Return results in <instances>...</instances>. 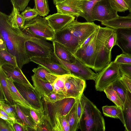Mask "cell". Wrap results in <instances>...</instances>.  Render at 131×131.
I'll return each mask as SVG.
<instances>
[{"label":"cell","mask_w":131,"mask_h":131,"mask_svg":"<svg viewBox=\"0 0 131 131\" xmlns=\"http://www.w3.org/2000/svg\"><path fill=\"white\" fill-rule=\"evenodd\" d=\"M0 35L4 40L7 51L15 57L18 67L21 69L30 61L25 49L27 35L20 28L13 27L8 15L0 12Z\"/></svg>","instance_id":"6da1fadb"},{"label":"cell","mask_w":131,"mask_h":131,"mask_svg":"<svg viewBox=\"0 0 131 131\" xmlns=\"http://www.w3.org/2000/svg\"><path fill=\"white\" fill-rule=\"evenodd\" d=\"M80 100L82 111L79 129L81 131H105V120L100 111L83 93Z\"/></svg>","instance_id":"7a4b0ae2"},{"label":"cell","mask_w":131,"mask_h":131,"mask_svg":"<svg viewBox=\"0 0 131 131\" xmlns=\"http://www.w3.org/2000/svg\"><path fill=\"white\" fill-rule=\"evenodd\" d=\"M114 29L98 25L95 48V60L93 69L99 72L109 64L111 61V52L108 51L107 43L110 35Z\"/></svg>","instance_id":"3957f363"},{"label":"cell","mask_w":131,"mask_h":131,"mask_svg":"<svg viewBox=\"0 0 131 131\" xmlns=\"http://www.w3.org/2000/svg\"><path fill=\"white\" fill-rule=\"evenodd\" d=\"M77 99L65 98L53 103L46 102L42 100L44 114L49 119L52 131H57L59 118L69 112Z\"/></svg>","instance_id":"277c9868"},{"label":"cell","mask_w":131,"mask_h":131,"mask_svg":"<svg viewBox=\"0 0 131 131\" xmlns=\"http://www.w3.org/2000/svg\"><path fill=\"white\" fill-rule=\"evenodd\" d=\"M21 30L24 33L51 41L54 39L55 33L45 18L39 15L30 21H26Z\"/></svg>","instance_id":"5b68a950"},{"label":"cell","mask_w":131,"mask_h":131,"mask_svg":"<svg viewBox=\"0 0 131 131\" xmlns=\"http://www.w3.org/2000/svg\"><path fill=\"white\" fill-rule=\"evenodd\" d=\"M24 33L28 37V39L25 42V46L27 53L30 58L36 57L51 58V53L54 50L53 44L43 39Z\"/></svg>","instance_id":"8992f818"},{"label":"cell","mask_w":131,"mask_h":131,"mask_svg":"<svg viewBox=\"0 0 131 131\" xmlns=\"http://www.w3.org/2000/svg\"><path fill=\"white\" fill-rule=\"evenodd\" d=\"M95 87L97 91H104L107 87L122 76L119 64L114 61L111 62L96 73Z\"/></svg>","instance_id":"52a82bcc"},{"label":"cell","mask_w":131,"mask_h":131,"mask_svg":"<svg viewBox=\"0 0 131 131\" xmlns=\"http://www.w3.org/2000/svg\"><path fill=\"white\" fill-rule=\"evenodd\" d=\"M51 56L52 59L63 65L70 71L71 74L85 80H95L97 74L77 58L75 62L71 63L58 59L55 55L53 52L51 53Z\"/></svg>","instance_id":"ba28073f"},{"label":"cell","mask_w":131,"mask_h":131,"mask_svg":"<svg viewBox=\"0 0 131 131\" xmlns=\"http://www.w3.org/2000/svg\"><path fill=\"white\" fill-rule=\"evenodd\" d=\"M78 41L80 46L85 40L93 34L98 25L93 22L81 23L74 20L65 27Z\"/></svg>","instance_id":"9c48e42d"},{"label":"cell","mask_w":131,"mask_h":131,"mask_svg":"<svg viewBox=\"0 0 131 131\" xmlns=\"http://www.w3.org/2000/svg\"><path fill=\"white\" fill-rule=\"evenodd\" d=\"M98 30V28L93 33L89 42L85 46L79 48L74 54L77 58L93 70L95 60V43Z\"/></svg>","instance_id":"30bf717a"},{"label":"cell","mask_w":131,"mask_h":131,"mask_svg":"<svg viewBox=\"0 0 131 131\" xmlns=\"http://www.w3.org/2000/svg\"><path fill=\"white\" fill-rule=\"evenodd\" d=\"M117 12L112 7L109 0H101L94 5L92 14L94 21L103 22L116 18L118 16Z\"/></svg>","instance_id":"8fae6325"},{"label":"cell","mask_w":131,"mask_h":131,"mask_svg":"<svg viewBox=\"0 0 131 131\" xmlns=\"http://www.w3.org/2000/svg\"><path fill=\"white\" fill-rule=\"evenodd\" d=\"M63 77L66 98L80 97L86 88L85 80L71 74L64 75Z\"/></svg>","instance_id":"7c38bea8"},{"label":"cell","mask_w":131,"mask_h":131,"mask_svg":"<svg viewBox=\"0 0 131 131\" xmlns=\"http://www.w3.org/2000/svg\"><path fill=\"white\" fill-rule=\"evenodd\" d=\"M17 89L24 99L35 109L44 110L42 98L35 88L14 82Z\"/></svg>","instance_id":"4fadbf2b"},{"label":"cell","mask_w":131,"mask_h":131,"mask_svg":"<svg viewBox=\"0 0 131 131\" xmlns=\"http://www.w3.org/2000/svg\"><path fill=\"white\" fill-rule=\"evenodd\" d=\"M87 0H65L56 5L57 13L74 17L80 16L84 13L83 6Z\"/></svg>","instance_id":"5bb4252c"},{"label":"cell","mask_w":131,"mask_h":131,"mask_svg":"<svg viewBox=\"0 0 131 131\" xmlns=\"http://www.w3.org/2000/svg\"><path fill=\"white\" fill-rule=\"evenodd\" d=\"M54 41L64 46L74 54L80 46L78 40L65 27L55 32L54 39L52 41Z\"/></svg>","instance_id":"9a60e30c"},{"label":"cell","mask_w":131,"mask_h":131,"mask_svg":"<svg viewBox=\"0 0 131 131\" xmlns=\"http://www.w3.org/2000/svg\"><path fill=\"white\" fill-rule=\"evenodd\" d=\"M30 61L43 66L52 73L58 76L71 74L70 71L63 65L47 57H32Z\"/></svg>","instance_id":"2e32d148"},{"label":"cell","mask_w":131,"mask_h":131,"mask_svg":"<svg viewBox=\"0 0 131 131\" xmlns=\"http://www.w3.org/2000/svg\"><path fill=\"white\" fill-rule=\"evenodd\" d=\"M7 78H11L14 82L25 86L34 88L18 67L15 68L12 66L5 64L0 67Z\"/></svg>","instance_id":"e0dca14e"},{"label":"cell","mask_w":131,"mask_h":131,"mask_svg":"<svg viewBox=\"0 0 131 131\" xmlns=\"http://www.w3.org/2000/svg\"><path fill=\"white\" fill-rule=\"evenodd\" d=\"M49 25L54 32L63 29L68 24L75 20V17L57 13L45 17Z\"/></svg>","instance_id":"ac0fdd59"},{"label":"cell","mask_w":131,"mask_h":131,"mask_svg":"<svg viewBox=\"0 0 131 131\" xmlns=\"http://www.w3.org/2000/svg\"><path fill=\"white\" fill-rule=\"evenodd\" d=\"M117 45L121 49L122 53L131 57V28L116 29Z\"/></svg>","instance_id":"d6986e66"},{"label":"cell","mask_w":131,"mask_h":131,"mask_svg":"<svg viewBox=\"0 0 131 131\" xmlns=\"http://www.w3.org/2000/svg\"><path fill=\"white\" fill-rule=\"evenodd\" d=\"M15 106L17 121L30 130L37 131V126L31 115L30 108L17 104Z\"/></svg>","instance_id":"ffe728a7"},{"label":"cell","mask_w":131,"mask_h":131,"mask_svg":"<svg viewBox=\"0 0 131 131\" xmlns=\"http://www.w3.org/2000/svg\"><path fill=\"white\" fill-rule=\"evenodd\" d=\"M55 55L60 60L68 63L75 62L77 58L74 54L64 46L56 41L52 42Z\"/></svg>","instance_id":"44dd1931"},{"label":"cell","mask_w":131,"mask_h":131,"mask_svg":"<svg viewBox=\"0 0 131 131\" xmlns=\"http://www.w3.org/2000/svg\"><path fill=\"white\" fill-rule=\"evenodd\" d=\"M101 23L102 25L115 29L131 28V13L126 16H118L114 19Z\"/></svg>","instance_id":"7402d4cb"},{"label":"cell","mask_w":131,"mask_h":131,"mask_svg":"<svg viewBox=\"0 0 131 131\" xmlns=\"http://www.w3.org/2000/svg\"><path fill=\"white\" fill-rule=\"evenodd\" d=\"M31 78L34 87L42 98L53 91L52 84L39 79L35 74Z\"/></svg>","instance_id":"603a6c76"},{"label":"cell","mask_w":131,"mask_h":131,"mask_svg":"<svg viewBox=\"0 0 131 131\" xmlns=\"http://www.w3.org/2000/svg\"><path fill=\"white\" fill-rule=\"evenodd\" d=\"M7 78L4 72L0 68V93L2 94L7 103L10 105H14L16 103L12 99L7 83Z\"/></svg>","instance_id":"cb8c5ba5"},{"label":"cell","mask_w":131,"mask_h":131,"mask_svg":"<svg viewBox=\"0 0 131 131\" xmlns=\"http://www.w3.org/2000/svg\"><path fill=\"white\" fill-rule=\"evenodd\" d=\"M7 81L12 99L16 104H18L26 108H33L18 91L14 84V81L12 79L10 78H7Z\"/></svg>","instance_id":"d4e9b609"},{"label":"cell","mask_w":131,"mask_h":131,"mask_svg":"<svg viewBox=\"0 0 131 131\" xmlns=\"http://www.w3.org/2000/svg\"><path fill=\"white\" fill-rule=\"evenodd\" d=\"M122 111L125 123L124 126L125 130L131 131V93L128 90Z\"/></svg>","instance_id":"484cf974"},{"label":"cell","mask_w":131,"mask_h":131,"mask_svg":"<svg viewBox=\"0 0 131 131\" xmlns=\"http://www.w3.org/2000/svg\"><path fill=\"white\" fill-rule=\"evenodd\" d=\"M40 66L32 70L34 74L39 79L52 84L58 76L53 74L46 68Z\"/></svg>","instance_id":"4316f807"},{"label":"cell","mask_w":131,"mask_h":131,"mask_svg":"<svg viewBox=\"0 0 131 131\" xmlns=\"http://www.w3.org/2000/svg\"><path fill=\"white\" fill-rule=\"evenodd\" d=\"M103 114L106 116L119 119L124 126L125 125L122 110L118 106H104L102 107Z\"/></svg>","instance_id":"83f0119b"},{"label":"cell","mask_w":131,"mask_h":131,"mask_svg":"<svg viewBox=\"0 0 131 131\" xmlns=\"http://www.w3.org/2000/svg\"><path fill=\"white\" fill-rule=\"evenodd\" d=\"M77 101L69 112L65 116L68 123L70 131H76L79 129V120L77 111Z\"/></svg>","instance_id":"f1b7e54d"},{"label":"cell","mask_w":131,"mask_h":131,"mask_svg":"<svg viewBox=\"0 0 131 131\" xmlns=\"http://www.w3.org/2000/svg\"><path fill=\"white\" fill-rule=\"evenodd\" d=\"M8 19L13 27L19 28L21 30L24 28L26 21L21 14L19 13L17 9L15 7H13L11 13L8 15Z\"/></svg>","instance_id":"f546056e"},{"label":"cell","mask_w":131,"mask_h":131,"mask_svg":"<svg viewBox=\"0 0 131 131\" xmlns=\"http://www.w3.org/2000/svg\"><path fill=\"white\" fill-rule=\"evenodd\" d=\"M104 92L107 97L113 102L116 106L123 109L124 104L116 91L113 88L111 84L106 88Z\"/></svg>","instance_id":"4dcf8cb0"},{"label":"cell","mask_w":131,"mask_h":131,"mask_svg":"<svg viewBox=\"0 0 131 131\" xmlns=\"http://www.w3.org/2000/svg\"><path fill=\"white\" fill-rule=\"evenodd\" d=\"M5 64L11 65L15 68L18 67L16 57L7 49L0 50V67Z\"/></svg>","instance_id":"1f68e13d"},{"label":"cell","mask_w":131,"mask_h":131,"mask_svg":"<svg viewBox=\"0 0 131 131\" xmlns=\"http://www.w3.org/2000/svg\"><path fill=\"white\" fill-rule=\"evenodd\" d=\"M101 0H87L84 3L83 6L84 13L80 16L84 18L87 22H92L94 21L92 16V9L96 4Z\"/></svg>","instance_id":"d6a6232c"},{"label":"cell","mask_w":131,"mask_h":131,"mask_svg":"<svg viewBox=\"0 0 131 131\" xmlns=\"http://www.w3.org/2000/svg\"><path fill=\"white\" fill-rule=\"evenodd\" d=\"M35 6L34 8L38 15L44 17L48 14L50 10L48 0H34Z\"/></svg>","instance_id":"836d02e7"},{"label":"cell","mask_w":131,"mask_h":131,"mask_svg":"<svg viewBox=\"0 0 131 131\" xmlns=\"http://www.w3.org/2000/svg\"><path fill=\"white\" fill-rule=\"evenodd\" d=\"M120 78L111 84L113 88L117 92L124 104L126 100L127 90Z\"/></svg>","instance_id":"e575fe53"},{"label":"cell","mask_w":131,"mask_h":131,"mask_svg":"<svg viewBox=\"0 0 131 131\" xmlns=\"http://www.w3.org/2000/svg\"><path fill=\"white\" fill-rule=\"evenodd\" d=\"M112 7L117 12H124L128 10L129 0H109Z\"/></svg>","instance_id":"d590c367"},{"label":"cell","mask_w":131,"mask_h":131,"mask_svg":"<svg viewBox=\"0 0 131 131\" xmlns=\"http://www.w3.org/2000/svg\"><path fill=\"white\" fill-rule=\"evenodd\" d=\"M52 85L53 91L64 95L66 97V92L65 88L63 75L58 76V78L52 84Z\"/></svg>","instance_id":"8d00e7d4"},{"label":"cell","mask_w":131,"mask_h":131,"mask_svg":"<svg viewBox=\"0 0 131 131\" xmlns=\"http://www.w3.org/2000/svg\"><path fill=\"white\" fill-rule=\"evenodd\" d=\"M5 100L0 99V109L5 112L10 117L17 119V116L16 110L14 105H10L5 103Z\"/></svg>","instance_id":"74e56055"},{"label":"cell","mask_w":131,"mask_h":131,"mask_svg":"<svg viewBox=\"0 0 131 131\" xmlns=\"http://www.w3.org/2000/svg\"><path fill=\"white\" fill-rule=\"evenodd\" d=\"M65 98L64 95L53 91L42 98V100L46 102L53 103Z\"/></svg>","instance_id":"f35d334b"},{"label":"cell","mask_w":131,"mask_h":131,"mask_svg":"<svg viewBox=\"0 0 131 131\" xmlns=\"http://www.w3.org/2000/svg\"><path fill=\"white\" fill-rule=\"evenodd\" d=\"M21 14L26 21H28L31 20L38 15L34 9L31 8L29 7H27L21 13Z\"/></svg>","instance_id":"ab89813d"},{"label":"cell","mask_w":131,"mask_h":131,"mask_svg":"<svg viewBox=\"0 0 131 131\" xmlns=\"http://www.w3.org/2000/svg\"><path fill=\"white\" fill-rule=\"evenodd\" d=\"M29 110L31 115L37 126L45 115L44 110L30 108Z\"/></svg>","instance_id":"60d3db41"},{"label":"cell","mask_w":131,"mask_h":131,"mask_svg":"<svg viewBox=\"0 0 131 131\" xmlns=\"http://www.w3.org/2000/svg\"><path fill=\"white\" fill-rule=\"evenodd\" d=\"M37 131H52L50 122L46 115L45 114L42 121L37 126Z\"/></svg>","instance_id":"b9f144b4"},{"label":"cell","mask_w":131,"mask_h":131,"mask_svg":"<svg viewBox=\"0 0 131 131\" xmlns=\"http://www.w3.org/2000/svg\"><path fill=\"white\" fill-rule=\"evenodd\" d=\"M13 7L19 12L23 11L26 8L30 0H10Z\"/></svg>","instance_id":"7bdbcfd3"},{"label":"cell","mask_w":131,"mask_h":131,"mask_svg":"<svg viewBox=\"0 0 131 131\" xmlns=\"http://www.w3.org/2000/svg\"><path fill=\"white\" fill-rule=\"evenodd\" d=\"M57 131H70V128L65 116L59 118Z\"/></svg>","instance_id":"ee69618b"},{"label":"cell","mask_w":131,"mask_h":131,"mask_svg":"<svg viewBox=\"0 0 131 131\" xmlns=\"http://www.w3.org/2000/svg\"><path fill=\"white\" fill-rule=\"evenodd\" d=\"M117 43V34L116 29L110 35L108 38L107 43V48L110 51H111L113 47Z\"/></svg>","instance_id":"f6af8a7d"},{"label":"cell","mask_w":131,"mask_h":131,"mask_svg":"<svg viewBox=\"0 0 131 131\" xmlns=\"http://www.w3.org/2000/svg\"><path fill=\"white\" fill-rule=\"evenodd\" d=\"M114 61L118 64L131 65V57L122 53L117 56Z\"/></svg>","instance_id":"bcb514c9"},{"label":"cell","mask_w":131,"mask_h":131,"mask_svg":"<svg viewBox=\"0 0 131 131\" xmlns=\"http://www.w3.org/2000/svg\"><path fill=\"white\" fill-rule=\"evenodd\" d=\"M119 64V69L122 74L125 75L131 80V65Z\"/></svg>","instance_id":"7dc6e473"},{"label":"cell","mask_w":131,"mask_h":131,"mask_svg":"<svg viewBox=\"0 0 131 131\" xmlns=\"http://www.w3.org/2000/svg\"><path fill=\"white\" fill-rule=\"evenodd\" d=\"M0 131H14L13 126L1 118L0 120Z\"/></svg>","instance_id":"c3c4849f"},{"label":"cell","mask_w":131,"mask_h":131,"mask_svg":"<svg viewBox=\"0 0 131 131\" xmlns=\"http://www.w3.org/2000/svg\"><path fill=\"white\" fill-rule=\"evenodd\" d=\"M120 79L131 93V80L123 74H122Z\"/></svg>","instance_id":"681fc988"},{"label":"cell","mask_w":131,"mask_h":131,"mask_svg":"<svg viewBox=\"0 0 131 131\" xmlns=\"http://www.w3.org/2000/svg\"><path fill=\"white\" fill-rule=\"evenodd\" d=\"M13 127L14 131L30 130L29 128L25 127L20 123L18 122L17 119L16 122L13 125Z\"/></svg>","instance_id":"f907efd6"},{"label":"cell","mask_w":131,"mask_h":131,"mask_svg":"<svg viewBox=\"0 0 131 131\" xmlns=\"http://www.w3.org/2000/svg\"><path fill=\"white\" fill-rule=\"evenodd\" d=\"M80 96L77 99V111L79 121L81 117L82 111L80 100Z\"/></svg>","instance_id":"816d5d0a"},{"label":"cell","mask_w":131,"mask_h":131,"mask_svg":"<svg viewBox=\"0 0 131 131\" xmlns=\"http://www.w3.org/2000/svg\"><path fill=\"white\" fill-rule=\"evenodd\" d=\"M0 118L6 121L12 126L17 121V119L15 118L6 116L1 114H0Z\"/></svg>","instance_id":"f5cc1de1"},{"label":"cell","mask_w":131,"mask_h":131,"mask_svg":"<svg viewBox=\"0 0 131 131\" xmlns=\"http://www.w3.org/2000/svg\"><path fill=\"white\" fill-rule=\"evenodd\" d=\"M6 49L5 42L2 37L0 35V50Z\"/></svg>","instance_id":"db71d44e"},{"label":"cell","mask_w":131,"mask_h":131,"mask_svg":"<svg viewBox=\"0 0 131 131\" xmlns=\"http://www.w3.org/2000/svg\"><path fill=\"white\" fill-rule=\"evenodd\" d=\"M93 34L91 35L87 38L84 41L83 43L80 46L79 48H81L86 45L90 41Z\"/></svg>","instance_id":"11a10c76"},{"label":"cell","mask_w":131,"mask_h":131,"mask_svg":"<svg viewBox=\"0 0 131 131\" xmlns=\"http://www.w3.org/2000/svg\"><path fill=\"white\" fill-rule=\"evenodd\" d=\"M0 114L6 116L10 117L5 112L1 109H0Z\"/></svg>","instance_id":"9f6ffc18"},{"label":"cell","mask_w":131,"mask_h":131,"mask_svg":"<svg viewBox=\"0 0 131 131\" xmlns=\"http://www.w3.org/2000/svg\"><path fill=\"white\" fill-rule=\"evenodd\" d=\"M65 0H53V2L54 4L56 5L57 4L61 3Z\"/></svg>","instance_id":"6f0895ef"},{"label":"cell","mask_w":131,"mask_h":131,"mask_svg":"<svg viewBox=\"0 0 131 131\" xmlns=\"http://www.w3.org/2000/svg\"><path fill=\"white\" fill-rule=\"evenodd\" d=\"M128 10L130 13H131V0H129V8Z\"/></svg>","instance_id":"680465c9"},{"label":"cell","mask_w":131,"mask_h":131,"mask_svg":"<svg viewBox=\"0 0 131 131\" xmlns=\"http://www.w3.org/2000/svg\"><path fill=\"white\" fill-rule=\"evenodd\" d=\"M88 0V1H90V0Z\"/></svg>","instance_id":"91938a15"}]
</instances>
